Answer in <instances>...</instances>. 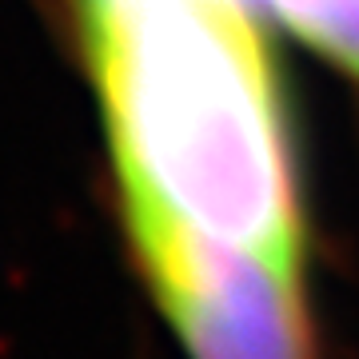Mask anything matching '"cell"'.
I'll return each instance as SVG.
<instances>
[{"label":"cell","instance_id":"obj_2","mask_svg":"<svg viewBox=\"0 0 359 359\" xmlns=\"http://www.w3.org/2000/svg\"><path fill=\"white\" fill-rule=\"evenodd\" d=\"M188 359H311L304 276L160 216H124Z\"/></svg>","mask_w":359,"mask_h":359},{"label":"cell","instance_id":"obj_3","mask_svg":"<svg viewBox=\"0 0 359 359\" xmlns=\"http://www.w3.org/2000/svg\"><path fill=\"white\" fill-rule=\"evenodd\" d=\"M304 48L359 80V0H264Z\"/></svg>","mask_w":359,"mask_h":359},{"label":"cell","instance_id":"obj_1","mask_svg":"<svg viewBox=\"0 0 359 359\" xmlns=\"http://www.w3.org/2000/svg\"><path fill=\"white\" fill-rule=\"evenodd\" d=\"M124 216L304 276L287 112L244 0H76Z\"/></svg>","mask_w":359,"mask_h":359}]
</instances>
